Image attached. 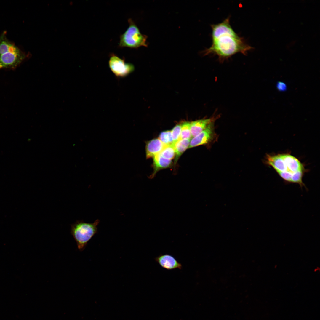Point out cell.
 I'll return each mask as SVG.
<instances>
[{
    "label": "cell",
    "instance_id": "obj_1",
    "mask_svg": "<svg viewBox=\"0 0 320 320\" xmlns=\"http://www.w3.org/2000/svg\"><path fill=\"white\" fill-rule=\"evenodd\" d=\"M212 44L202 52L203 55H217L223 61L238 53L246 55L253 48L239 36L232 28L230 17L222 22L211 25Z\"/></svg>",
    "mask_w": 320,
    "mask_h": 320
},
{
    "label": "cell",
    "instance_id": "obj_2",
    "mask_svg": "<svg viewBox=\"0 0 320 320\" xmlns=\"http://www.w3.org/2000/svg\"><path fill=\"white\" fill-rule=\"evenodd\" d=\"M99 222L98 219L92 223L77 220L71 225V233L80 251H82L85 249L89 241L97 233V226Z\"/></svg>",
    "mask_w": 320,
    "mask_h": 320
},
{
    "label": "cell",
    "instance_id": "obj_3",
    "mask_svg": "<svg viewBox=\"0 0 320 320\" xmlns=\"http://www.w3.org/2000/svg\"><path fill=\"white\" fill-rule=\"evenodd\" d=\"M129 25L125 32L120 36L119 46L137 48L141 46L147 47V36L143 34L135 22L131 18L128 19Z\"/></svg>",
    "mask_w": 320,
    "mask_h": 320
},
{
    "label": "cell",
    "instance_id": "obj_4",
    "mask_svg": "<svg viewBox=\"0 0 320 320\" xmlns=\"http://www.w3.org/2000/svg\"><path fill=\"white\" fill-rule=\"evenodd\" d=\"M31 55L21 50L18 52H8L0 55V70L3 69H15Z\"/></svg>",
    "mask_w": 320,
    "mask_h": 320
},
{
    "label": "cell",
    "instance_id": "obj_5",
    "mask_svg": "<svg viewBox=\"0 0 320 320\" xmlns=\"http://www.w3.org/2000/svg\"><path fill=\"white\" fill-rule=\"evenodd\" d=\"M109 65L112 71L118 77L125 76L134 70L133 64L126 63L124 59L121 58L113 53L110 55Z\"/></svg>",
    "mask_w": 320,
    "mask_h": 320
},
{
    "label": "cell",
    "instance_id": "obj_6",
    "mask_svg": "<svg viewBox=\"0 0 320 320\" xmlns=\"http://www.w3.org/2000/svg\"><path fill=\"white\" fill-rule=\"evenodd\" d=\"M214 123L210 124L204 130L193 137L191 140L188 148L206 145L213 140L215 136Z\"/></svg>",
    "mask_w": 320,
    "mask_h": 320
},
{
    "label": "cell",
    "instance_id": "obj_7",
    "mask_svg": "<svg viewBox=\"0 0 320 320\" xmlns=\"http://www.w3.org/2000/svg\"><path fill=\"white\" fill-rule=\"evenodd\" d=\"M155 260L162 268L167 270L177 268L181 269L182 264L173 256L167 254H160L154 258Z\"/></svg>",
    "mask_w": 320,
    "mask_h": 320
},
{
    "label": "cell",
    "instance_id": "obj_8",
    "mask_svg": "<svg viewBox=\"0 0 320 320\" xmlns=\"http://www.w3.org/2000/svg\"><path fill=\"white\" fill-rule=\"evenodd\" d=\"M281 155L287 167V172L292 175V179L295 173L298 171L304 170L301 163L295 157L289 154H281Z\"/></svg>",
    "mask_w": 320,
    "mask_h": 320
},
{
    "label": "cell",
    "instance_id": "obj_9",
    "mask_svg": "<svg viewBox=\"0 0 320 320\" xmlns=\"http://www.w3.org/2000/svg\"><path fill=\"white\" fill-rule=\"evenodd\" d=\"M166 145L159 138H155L146 142L145 151L147 159L153 158L160 153Z\"/></svg>",
    "mask_w": 320,
    "mask_h": 320
},
{
    "label": "cell",
    "instance_id": "obj_10",
    "mask_svg": "<svg viewBox=\"0 0 320 320\" xmlns=\"http://www.w3.org/2000/svg\"><path fill=\"white\" fill-rule=\"evenodd\" d=\"M217 118H211L197 120L191 122L190 131L192 137H194L205 129L209 125L214 122Z\"/></svg>",
    "mask_w": 320,
    "mask_h": 320
},
{
    "label": "cell",
    "instance_id": "obj_11",
    "mask_svg": "<svg viewBox=\"0 0 320 320\" xmlns=\"http://www.w3.org/2000/svg\"><path fill=\"white\" fill-rule=\"evenodd\" d=\"M267 163L272 166L277 172H287V168L281 154L267 156Z\"/></svg>",
    "mask_w": 320,
    "mask_h": 320
},
{
    "label": "cell",
    "instance_id": "obj_12",
    "mask_svg": "<svg viewBox=\"0 0 320 320\" xmlns=\"http://www.w3.org/2000/svg\"><path fill=\"white\" fill-rule=\"evenodd\" d=\"M153 158L154 170L149 177L151 179L154 177L159 171L169 167L172 164L171 160L164 158L160 153L156 155Z\"/></svg>",
    "mask_w": 320,
    "mask_h": 320
},
{
    "label": "cell",
    "instance_id": "obj_13",
    "mask_svg": "<svg viewBox=\"0 0 320 320\" xmlns=\"http://www.w3.org/2000/svg\"><path fill=\"white\" fill-rule=\"evenodd\" d=\"M21 50L7 38L5 33L0 37V55L8 52H17Z\"/></svg>",
    "mask_w": 320,
    "mask_h": 320
},
{
    "label": "cell",
    "instance_id": "obj_14",
    "mask_svg": "<svg viewBox=\"0 0 320 320\" xmlns=\"http://www.w3.org/2000/svg\"><path fill=\"white\" fill-rule=\"evenodd\" d=\"M191 139H180L172 144L175 153V164L179 157L188 148Z\"/></svg>",
    "mask_w": 320,
    "mask_h": 320
},
{
    "label": "cell",
    "instance_id": "obj_15",
    "mask_svg": "<svg viewBox=\"0 0 320 320\" xmlns=\"http://www.w3.org/2000/svg\"><path fill=\"white\" fill-rule=\"evenodd\" d=\"M191 122L185 121L181 124L180 139H191L192 137L190 131Z\"/></svg>",
    "mask_w": 320,
    "mask_h": 320
},
{
    "label": "cell",
    "instance_id": "obj_16",
    "mask_svg": "<svg viewBox=\"0 0 320 320\" xmlns=\"http://www.w3.org/2000/svg\"><path fill=\"white\" fill-rule=\"evenodd\" d=\"M160 154L164 158L170 160L173 159L175 155L174 149L172 144L165 145Z\"/></svg>",
    "mask_w": 320,
    "mask_h": 320
},
{
    "label": "cell",
    "instance_id": "obj_17",
    "mask_svg": "<svg viewBox=\"0 0 320 320\" xmlns=\"http://www.w3.org/2000/svg\"><path fill=\"white\" fill-rule=\"evenodd\" d=\"M164 145H170L173 143L171 131L167 130L161 132L158 138Z\"/></svg>",
    "mask_w": 320,
    "mask_h": 320
},
{
    "label": "cell",
    "instance_id": "obj_18",
    "mask_svg": "<svg viewBox=\"0 0 320 320\" xmlns=\"http://www.w3.org/2000/svg\"><path fill=\"white\" fill-rule=\"evenodd\" d=\"M173 143L177 141L180 139L181 133V125L177 124L175 126L171 131Z\"/></svg>",
    "mask_w": 320,
    "mask_h": 320
},
{
    "label": "cell",
    "instance_id": "obj_19",
    "mask_svg": "<svg viewBox=\"0 0 320 320\" xmlns=\"http://www.w3.org/2000/svg\"><path fill=\"white\" fill-rule=\"evenodd\" d=\"M276 87L278 90L280 91H284L286 90L287 89L286 84L281 82H279L277 83Z\"/></svg>",
    "mask_w": 320,
    "mask_h": 320
}]
</instances>
